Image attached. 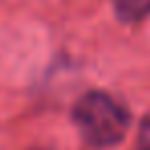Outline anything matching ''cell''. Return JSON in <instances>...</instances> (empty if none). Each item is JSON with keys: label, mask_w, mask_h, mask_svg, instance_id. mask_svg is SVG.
I'll use <instances>...</instances> for the list:
<instances>
[{"label": "cell", "mask_w": 150, "mask_h": 150, "mask_svg": "<svg viewBox=\"0 0 150 150\" xmlns=\"http://www.w3.org/2000/svg\"><path fill=\"white\" fill-rule=\"evenodd\" d=\"M74 123L95 146H111L119 142L127 129V111L105 93H88L74 107Z\"/></svg>", "instance_id": "1"}, {"label": "cell", "mask_w": 150, "mask_h": 150, "mask_svg": "<svg viewBox=\"0 0 150 150\" xmlns=\"http://www.w3.org/2000/svg\"><path fill=\"white\" fill-rule=\"evenodd\" d=\"M113 6L123 21H140L150 13V0H113Z\"/></svg>", "instance_id": "2"}, {"label": "cell", "mask_w": 150, "mask_h": 150, "mask_svg": "<svg viewBox=\"0 0 150 150\" xmlns=\"http://www.w3.org/2000/svg\"><path fill=\"white\" fill-rule=\"evenodd\" d=\"M136 150H150V117H146V119L142 121V125H140Z\"/></svg>", "instance_id": "3"}]
</instances>
